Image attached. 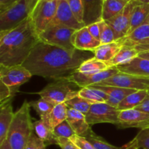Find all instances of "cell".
Wrapping results in <instances>:
<instances>
[{
  "instance_id": "obj_1",
  "label": "cell",
  "mask_w": 149,
  "mask_h": 149,
  "mask_svg": "<svg viewBox=\"0 0 149 149\" xmlns=\"http://www.w3.org/2000/svg\"><path fill=\"white\" fill-rule=\"evenodd\" d=\"M94 57L91 51L70 50L39 41L23 65L32 75L55 80L71 75L84 61Z\"/></svg>"
},
{
  "instance_id": "obj_2",
  "label": "cell",
  "mask_w": 149,
  "mask_h": 149,
  "mask_svg": "<svg viewBox=\"0 0 149 149\" xmlns=\"http://www.w3.org/2000/svg\"><path fill=\"white\" fill-rule=\"evenodd\" d=\"M39 41L30 17L15 29L0 32V65H23Z\"/></svg>"
},
{
  "instance_id": "obj_3",
  "label": "cell",
  "mask_w": 149,
  "mask_h": 149,
  "mask_svg": "<svg viewBox=\"0 0 149 149\" xmlns=\"http://www.w3.org/2000/svg\"><path fill=\"white\" fill-rule=\"evenodd\" d=\"M29 102L25 100L15 113L7 139L12 149H26L33 132V122L30 115Z\"/></svg>"
},
{
  "instance_id": "obj_4",
  "label": "cell",
  "mask_w": 149,
  "mask_h": 149,
  "mask_svg": "<svg viewBox=\"0 0 149 149\" xmlns=\"http://www.w3.org/2000/svg\"><path fill=\"white\" fill-rule=\"evenodd\" d=\"M81 89L66 77H62L48 84L36 94L39 95L41 97L51 100L55 104H59L65 103L67 100L77 96Z\"/></svg>"
},
{
  "instance_id": "obj_5",
  "label": "cell",
  "mask_w": 149,
  "mask_h": 149,
  "mask_svg": "<svg viewBox=\"0 0 149 149\" xmlns=\"http://www.w3.org/2000/svg\"><path fill=\"white\" fill-rule=\"evenodd\" d=\"M77 30L62 25L48 26L39 35V39L45 43L66 49H75L72 38Z\"/></svg>"
},
{
  "instance_id": "obj_6",
  "label": "cell",
  "mask_w": 149,
  "mask_h": 149,
  "mask_svg": "<svg viewBox=\"0 0 149 149\" xmlns=\"http://www.w3.org/2000/svg\"><path fill=\"white\" fill-rule=\"evenodd\" d=\"M58 0H39L30 15L34 29L40 35L47 29L56 14Z\"/></svg>"
},
{
  "instance_id": "obj_7",
  "label": "cell",
  "mask_w": 149,
  "mask_h": 149,
  "mask_svg": "<svg viewBox=\"0 0 149 149\" xmlns=\"http://www.w3.org/2000/svg\"><path fill=\"white\" fill-rule=\"evenodd\" d=\"M29 17L26 0H18L0 13V32H7L17 28Z\"/></svg>"
},
{
  "instance_id": "obj_8",
  "label": "cell",
  "mask_w": 149,
  "mask_h": 149,
  "mask_svg": "<svg viewBox=\"0 0 149 149\" xmlns=\"http://www.w3.org/2000/svg\"><path fill=\"white\" fill-rule=\"evenodd\" d=\"M32 74L23 65L4 66L0 65V81L7 84L11 89L12 94L15 96L19 87L27 82Z\"/></svg>"
},
{
  "instance_id": "obj_9",
  "label": "cell",
  "mask_w": 149,
  "mask_h": 149,
  "mask_svg": "<svg viewBox=\"0 0 149 149\" xmlns=\"http://www.w3.org/2000/svg\"><path fill=\"white\" fill-rule=\"evenodd\" d=\"M121 111L108 103H96L92 104L90 111L85 115L86 121L90 125L100 123L119 124V116Z\"/></svg>"
},
{
  "instance_id": "obj_10",
  "label": "cell",
  "mask_w": 149,
  "mask_h": 149,
  "mask_svg": "<svg viewBox=\"0 0 149 149\" xmlns=\"http://www.w3.org/2000/svg\"><path fill=\"white\" fill-rule=\"evenodd\" d=\"M94 85L113 86L136 90H148L149 78L138 77L119 71L110 78Z\"/></svg>"
},
{
  "instance_id": "obj_11",
  "label": "cell",
  "mask_w": 149,
  "mask_h": 149,
  "mask_svg": "<svg viewBox=\"0 0 149 149\" xmlns=\"http://www.w3.org/2000/svg\"><path fill=\"white\" fill-rule=\"evenodd\" d=\"M141 4L138 0H132L129 1L126 7L119 14L109 20H106L114 32L115 42L119 41L127 36L128 32L130 29L131 18L132 13L138 4Z\"/></svg>"
},
{
  "instance_id": "obj_12",
  "label": "cell",
  "mask_w": 149,
  "mask_h": 149,
  "mask_svg": "<svg viewBox=\"0 0 149 149\" xmlns=\"http://www.w3.org/2000/svg\"><path fill=\"white\" fill-rule=\"evenodd\" d=\"M119 72V71L116 66H114L97 73H81L76 71L71 75L66 77V78L69 81L75 83L80 88H84L98 84Z\"/></svg>"
},
{
  "instance_id": "obj_13",
  "label": "cell",
  "mask_w": 149,
  "mask_h": 149,
  "mask_svg": "<svg viewBox=\"0 0 149 149\" xmlns=\"http://www.w3.org/2000/svg\"><path fill=\"white\" fill-rule=\"evenodd\" d=\"M118 128H140L141 130L149 127V114L136 109L121 111L119 116Z\"/></svg>"
},
{
  "instance_id": "obj_14",
  "label": "cell",
  "mask_w": 149,
  "mask_h": 149,
  "mask_svg": "<svg viewBox=\"0 0 149 149\" xmlns=\"http://www.w3.org/2000/svg\"><path fill=\"white\" fill-rule=\"evenodd\" d=\"M119 42L122 45L129 46L136 49L138 52L149 51V23L146 22L137 28L130 34L127 35Z\"/></svg>"
},
{
  "instance_id": "obj_15",
  "label": "cell",
  "mask_w": 149,
  "mask_h": 149,
  "mask_svg": "<svg viewBox=\"0 0 149 149\" xmlns=\"http://www.w3.org/2000/svg\"><path fill=\"white\" fill-rule=\"evenodd\" d=\"M62 25L75 30L85 27V25L79 23L70 9L67 0H58L56 14L49 26Z\"/></svg>"
},
{
  "instance_id": "obj_16",
  "label": "cell",
  "mask_w": 149,
  "mask_h": 149,
  "mask_svg": "<svg viewBox=\"0 0 149 149\" xmlns=\"http://www.w3.org/2000/svg\"><path fill=\"white\" fill-rule=\"evenodd\" d=\"M72 43L77 49L93 52L101 45L100 41L92 36L87 26L76 31L72 38Z\"/></svg>"
},
{
  "instance_id": "obj_17",
  "label": "cell",
  "mask_w": 149,
  "mask_h": 149,
  "mask_svg": "<svg viewBox=\"0 0 149 149\" xmlns=\"http://www.w3.org/2000/svg\"><path fill=\"white\" fill-rule=\"evenodd\" d=\"M84 7V24L85 26L103 20V0H81Z\"/></svg>"
},
{
  "instance_id": "obj_18",
  "label": "cell",
  "mask_w": 149,
  "mask_h": 149,
  "mask_svg": "<svg viewBox=\"0 0 149 149\" xmlns=\"http://www.w3.org/2000/svg\"><path fill=\"white\" fill-rule=\"evenodd\" d=\"M12 100L13 97L0 103V144L7 139L9 129L14 118Z\"/></svg>"
},
{
  "instance_id": "obj_19",
  "label": "cell",
  "mask_w": 149,
  "mask_h": 149,
  "mask_svg": "<svg viewBox=\"0 0 149 149\" xmlns=\"http://www.w3.org/2000/svg\"><path fill=\"white\" fill-rule=\"evenodd\" d=\"M120 72L149 78V60L136 57L130 62L116 66Z\"/></svg>"
},
{
  "instance_id": "obj_20",
  "label": "cell",
  "mask_w": 149,
  "mask_h": 149,
  "mask_svg": "<svg viewBox=\"0 0 149 149\" xmlns=\"http://www.w3.org/2000/svg\"><path fill=\"white\" fill-rule=\"evenodd\" d=\"M90 87H95L100 89L102 91L105 92L109 95V99L106 102L110 106L117 108L119 103L129 95L138 91L132 89L122 88V87H113V86H99V85H91Z\"/></svg>"
},
{
  "instance_id": "obj_21",
  "label": "cell",
  "mask_w": 149,
  "mask_h": 149,
  "mask_svg": "<svg viewBox=\"0 0 149 149\" xmlns=\"http://www.w3.org/2000/svg\"><path fill=\"white\" fill-rule=\"evenodd\" d=\"M33 131L35 134L47 146L57 145V138L53 133V128L49 124L48 119H40L33 122Z\"/></svg>"
},
{
  "instance_id": "obj_22",
  "label": "cell",
  "mask_w": 149,
  "mask_h": 149,
  "mask_svg": "<svg viewBox=\"0 0 149 149\" xmlns=\"http://www.w3.org/2000/svg\"><path fill=\"white\" fill-rule=\"evenodd\" d=\"M67 121L75 132L76 135L82 136L90 129V125L86 121L85 115L74 109H68Z\"/></svg>"
},
{
  "instance_id": "obj_23",
  "label": "cell",
  "mask_w": 149,
  "mask_h": 149,
  "mask_svg": "<svg viewBox=\"0 0 149 149\" xmlns=\"http://www.w3.org/2000/svg\"><path fill=\"white\" fill-rule=\"evenodd\" d=\"M122 47V44L119 41L112 43L100 45L94 51L95 58L104 62L111 61Z\"/></svg>"
},
{
  "instance_id": "obj_24",
  "label": "cell",
  "mask_w": 149,
  "mask_h": 149,
  "mask_svg": "<svg viewBox=\"0 0 149 149\" xmlns=\"http://www.w3.org/2000/svg\"><path fill=\"white\" fill-rule=\"evenodd\" d=\"M129 1L127 0H105L102 15L103 20L106 21L116 16L125 9Z\"/></svg>"
},
{
  "instance_id": "obj_25",
  "label": "cell",
  "mask_w": 149,
  "mask_h": 149,
  "mask_svg": "<svg viewBox=\"0 0 149 149\" xmlns=\"http://www.w3.org/2000/svg\"><path fill=\"white\" fill-rule=\"evenodd\" d=\"M149 15V4H138L135 7L132 13V18H131L130 29L128 34H130L132 31L137 28L141 26L146 23Z\"/></svg>"
},
{
  "instance_id": "obj_26",
  "label": "cell",
  "mask_w": 149,
  "mask_h": 149,
  "mask_svg": "<svg viewBox=\"0 0 149 149\" xmlns=\"http://www.w3.org/2000/svg\"><path fill=\"white\" fill-rule=\"evenodd\" d=\"M148 95V90H138L127 96L120 103L117 109L119 111L133 109L139 106Z\"/></svg>"
},
{
  "instance_id": "obj_27",
  "label": "cell",
  "mask_w": 149,
  "mask_h": 149,
  "mask_svg": "<svg viewBox=\"0 0 149 149\" xmlns=\"http://www.w3.org/2000/svg\"><path fill=\"white\" fill-rule=\"evenodd\" d=\"M139 55V52L134 48L129 46L122 45V47L116 55V56L108 62L110 67L118 66L127 63Z\"/></svg>"
},
{
  "instance_id": "obj_28",
  "label": "cell",
  "mask_w": 149,
  "mask_h": 149,
  "mask_svg": "<svg viewBox=\"0 0 149 149\" xmlns=\"http://www.w3.org/2000/svg\"><path fill=\"white\" fill-rule=\"evenodd\" d=\"M79 95L93 103H105L109 99V95L105 92L93 87L81 88L79 92Z\"/></svg>"
},
{
  "instance_id": "obj_29",
  "label": "cell",
  "mask_w": 149,
  "mask_h": 149,
  "mask_svg": "<svg viewBox=\"0 0 149 149\" xmlns=\"http://www.w3.org/2000/svg\"><path fill=\"white\" fill-rule=\"evenodd\" d=\"M29 105L38 113L40 119H47L57 104L45 97H40L37 100L29 102Z\"/></svg>"
},
{
  "instance_id": "obj_30",
  "label": "cell",
  "mask_w": 149,
  "mask_h": 149,
  "mask_svg": "<svg viewBox=\"0 0 149 149\" xmlns=\"http://www.w3.org/2000/svg\"><path fill=\"white\" fill-rule=\"evenodd\" d=\"M111 68L107 62L100 61L94 57L84 61L77 71L81 73H97Z\"/></svg>"
},
{
  "instance_id": "obj_31",
  "label": "cell",
  "mask_w": 149,
  "mask_h": 149,
  "mask_svg": "<svg viewBox=\"0 0 149 149\" xmlns=\"http://www.w3.org/2000/svg\"><path fill=\"white\" fill-rule=\"evenodd\" d=\"M68 108L65 103L55 105L47 118L49 124L53 129L57 125L66 120L67 116H68Z\"/></svg>"
},
{
  "instance_id": "obj_32",
  "label": "cell",
  "mask_w": 149,
  "mask_h": 149,
  "mask_svg": "<svg viewBox=\"0 0 149 149\" xmlns=\"http://www.w3.org/2000/svg\"><path fill=\"white\" fill-rule=\"evenodd\" d=\"M122 149H149V129L141 130L132 141L128 143Z\"/></svg>"
},
{
  "instance_id": "obj_33",
  "label": "cell",
  "mask_w": 149,
  "mask_h": 149,
  "mask_svg": "<svg viewBox=\"0 0 149 149\" xmlns=\"http://www.w3.org/2000/svg\"><path fill=\"white\" fill-rule=\"evenodd\" d=\"M81 137L85 138L93 146L95 149H122V148L114 146L106 142L103 138L96 135L91 128Z\"/></svg>"
},
{
  "instance_id": "obj_34",
  "label": "cell",
  "mask_w": 149,
  "mask_h": 149,
  "mask_svg": "<svg viewBox=\"0 0 149 149\" xmlns=\"http://www.w3.org/2000/svg\"><path fill=\"white\" fill-rule=\"evenodd\" d=\"M65 104L68 106V109L78 111L82 113L83 114L86 115L89 112L90 107L93 103L77 95L73 98L67 100L65 102Z\"/></svg>"
},
{
  "instance_id": "obj_35",
  "label": "cell",
  "mask_w": 149,
  "mask_h": 149,
  "mask_svg": "<svg viewBox=\"0 0 149 149\" xmlns=\"http://www.w3.org/2000/svg\"><path fill=\"white\" fill-rule=\"evenodd\" d=\"M53 133L56 138H65L68 139H70L71 137L76 135L75 132L67 120H65L55 127L53 129Z\"/></svg>"
},
{
  "instance_id": "obj_36",
  "label": "cell",
  "mask_w": 149,
  "mask_h": 149,
  "mask_svg": "<svg viewBox=\"0 0 149 149\" xmlns=\"http://www.w3.org/2000/svg\"><path fill=\"white\" fill-rule=\"evenodd\" d=\"M71 12L79 23L84 24V7L81 0H67Z\"/></svg>"
},
{
  "instance_id": "obj_37",
  "label": "cell",
  "mask_w": 149,
  "mask_h": 149,
  "mask_svg": "<svg viewBox=\"0 0 149 149\" xmlns=\"http://www.w3.org/2000/svg\"><path fill=\"white\" fill-rule=\"evenodd\" d=\"M100 41L101 45L112 43V42H115L114 32H113L111 27L109 24H107L105 20L104 23H103V29H102L101 35H100Z\"/></svg>"
},
{
  "instance_id": "obj_38",
  "label": "cell",
  "mask_w": 149,
  "mask_h": 149,
  "mask_svg": "<svg viewBox=\"0 0 149 149\" xmlns=\"http://www.w3.org/2000/svg\"><path fill=\"white\" fill-rule=\"evenodd\" d=\"M47 146L45 142L40 139L37 135L33 132L31 135L29 143L26 149H46Z\"/></svg>"
},
{
  "instance_id": "obj_39",
  "label": "cell",
  "mask_w": 149,
  "mask_h": 149,
  "mask_svg": "<svg viewBox=\"0 0 149 149\" xmlns=\"http://www.w3.org/2000/svg\"><path fill=\"white\" fill-rule=\"evenodd\" d=\"M70 140L79 149H95L93 146L85 138L80 135H74Z\"/></svg>"
},
{
  "instance_id": "obj_40",
  "label": "cell",
  "mask_w": 149,
  "mask_h": 149,
  "mask_svg": "<svg viewBox=\"0 0 149 149\" xmlns=\"http://www.w3.org/2000/svg\"><path fill=\"white\" fill-rule=\"evenodd\" d=\"M103 23H104V20H101V21L93 23V24L87 26L89 32L91 33L92 36L98 41H100V35H101Z\"/></svg>"
},
{
  "instance_id": "obj_41",
  "label": "cell",
  "mask_w": 149,
  "mask_h": 149,
  "mask_svg": "<svg viewBox=\"0 0 149 149\" xmlns=\"http://www.w3.org/2000/svg\"><path fill=\"white\" fill-rule=\"evenodd\" d=\"M11 97L13 98L14 97V95L12 94L11 89L7 84L0 81V103H3Z\"/></svg>"
},
{
  "instance_id": "obj_42",
  "label": "cell",
  "mask_w": 149,
  "mask_h": 149,
  "mask_svg": "<svg viewBox=\"0 0 149 149\" xmlns=\"http://www.w3.org/2000/svg\"><path fill=\"white\" fill-rule=\"evenodd\" d=\"M57 145L61 149H79L71 140L65 138H57Z\"/></svg>"
},
{
  "instance_id": "obj_43",
  "label": "cell",
  "mask_w": 149,
  "mask_h": 149,
  "mask_svg": "<svg viewBox=\"0 0 149 149\" xmlns=\"http://www.w3.org/2000/svg\"><path fill=\"white\" fill-rule=\"evenodd\" d=\"M17 1L18 0H0V13L15 4Z\"/></svg>"
},
{
  "instance_id": "obj_44",
  "label": "cell",
  "mask_w": 149,
  "mask_h": 149,
  "mask_svg": "<svg viewBox=\"0 0 149 149\" xmlns=\"http://www.w3.org/2000/svg\"><path fill=\"white\" fill-rule=\"evenodd\" d=\"M135 109L141 111H143L145 112V113H147L149 114V99L146 98L139 106H138L136 108H135Z\"/></svg>"
},
{
  "instance_id": "obj_45",
  "label": "cell",
  "mask_w": 149,
  "mask_h": 149,
  "mask_svg": "<svg viewBox=\"0 0 149 149\" xmlns=\"http://www.w3.org/2000/svg\"><path fill=\"white\" fill-rule=\"evenodd\" d=\"M39 0H26V4H27L28 10H29V16H30L31 13H32V11L33 10V9L35 8L36 5L37 4V3L39 2Z\"/></svg>"
},
{
  "instance_id": "obj_46",
  "label": "cell",
  "mask_w": 149,
  "mask_h": 149,
  "mask_svg": "<svg viewBox=\"0 0 149 149\" xmlns=\"http://www.w3.org/2000/svg\"><path fill=\"white\" fill-rule=\"evenodd\" d=\"M0 149H12L8 141H7V139L4 141V142H3L2 143L0 144Z\"/></svg>"
},
{
  "instance_id": "obj_47",
  "label": "cell",
  "mask_w": 149,
  "mask_h": 149,
  "mask_svg": "<svg viewBox=\"0 0 149 149\" xmlns=\"http://www.w3.org/2000/svg\"><path fill=\"white\" fill-rule=\"evenodd\" d=\"M138 57L142 58H145V59L149 60V51L148 52H141L139 54Z\"/></svg>"
},
{
  "instance_id": "obj_48",
  "label": "cell",
  "mask_w": 149,
  "mask_h": 149,
  "mask_svg": "<svg viewBox=\"0 0 149 149\" xmlns=\"http://www.w3.org/2000/svg\"><path fill=\"white\" fill-rule=\"evenodd\" d=\"M138 1L143 4H149V0H138Z\"/></svg>"
},
{
  "instance_id": "obj_49",
  "label": "cell",
  "mask_w": 149,
  "mask_h": 149,
  "mask_svg": "<svg viewBox=\"0 0 149 149\" xmlns=\"http://www.w3.org/2000/svg\"><path fill=\"white\" fill-rule=\"evenodd\" d=\"M146 98H148L149 99V89L148 90V95H147Z\"/></svg>"
},
{
  "instance_id": "obj_50",
  "label": "cell",
  "mask_w": 149,
  "mask_h": 149,
  "mask_svg": "<svg viewBox=\"0 0 149 149\" xmlns=\"http://www.w3.org/2000/svg\"><path fill=\"white\" fill-rule=\"evenodd\" d=\"M146 22H147V23H149V15H148V18H147V20H146Z\"/></svg>"
},
{
  "instance_id": "obj_51",
  "label": "cell",
  "mask_w": 149,
  "mask_h": 149,
  "mask_svg": "<svg viewBox=\"0 0 149 149\" xmlns=\"http://www.w3.org/2000/svg\"><path fill=\"white\" fill-rule=\"evenodd\" d=\"M127 1H132V0H127Z\"/></svg>"
},
{
  "instance_id": "obj_52",
  "label": "cell",
  "mask_w": 149,
  "mask_h": 149,
  "mask_svg": "<svg viewBox=\"0 0 149 149\" xmlns=\"http://www.w3.org/2000/svg\"><path fill=\"white\" fill-rule=\"evenodd\" d=\"M103 1H105V0H103Z\"/></svg>"
},
{
  "instance_id": "obj_53",
  "label": "cell",
  "mask_w": 149,
  "mask_h": 149,
  "mask_svg": "<svg viewBox=\"0 0 149 149\" xmlns=\"http://www.w3.org/2000/svg\"><path fill=\"white\" fill-rule=\"evenodd\" d=\"M148 129H149V127H148Z\"/></svg>"
}]
</instances>
